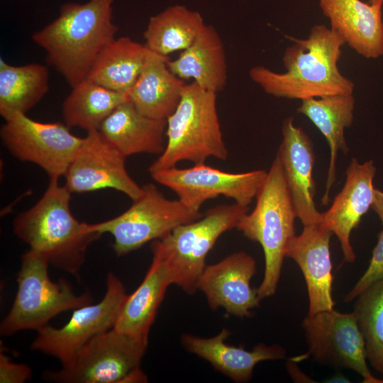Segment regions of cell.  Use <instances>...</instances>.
<instances>
[{"label": "cell", "instance_id": "obj_21", "mask_svg": "<svg viewBox=\"0 0 383 383\" xmlns=\"http://www.w3.org/2000/svg\"><path fill=\"white\" fill-rule=\"evenodd\" d=\"M166 128V119L143 115L128 100L111 113L98 131L126 157L140 153L162 154Z\"/></svg>", "mask_w": 383, "mask_h": 383}, {"label": "cell", "instance_id": "obj_26", "mask_svg": "<svg viewBox=\"0 0 383 383\" xmlns=\"http://www.w3.org/2000/svg\"><path fill=\"white\" fill-rule=\"evenodd\" d=\"M150 50L127 36L115 39L98 55L86 79L128 94L138 78Z\"/></svg>", "mask_w": 383, "mask_h": 383}, {"label": "cell", "instance_id": "obj_17", "mask_svg": "<svg viewBox=\"0 0 383 383\" xmlns=\"http://www.w3.org/2000/svg\"><path fill=\"white\" fill-rule=\"evenodd\" d=\"M282 140L277 155L283 168L296 217L304 226L320 223V213L313 200L316 185L313 178L315 155L312 142L294 118L284 119L282 127Z\"/></svg>", "mask_w": 383, "mask_h": 383}, {"label": "cell", "instance_id": "obj_27", "mask_svg": "<svg viewBox=\"0 0 383 383\" xmlns=\"http://www.w3.org/2000/svg\"><path fill=\"white\" fill-rule=\"evenodd\" d=\"M205 25L199 12L179 4L169 6L150 18L143 33L145 45L152 52L168 57L189 48Z\"/></svg>", "mask_w": 383, "mask_h": 383}, {"label": "cell", "instance_id": "obj_14", "mask_svg": "<svg viewBox=\"0 0 383 383\" xmlns=\"http://www.w3.org/2000/svg\"><path fill=\"white\" fill-rule=\"evenodd\" d=\"M125 159L98 130L88 131L64 175L65 186L71 193L113 189L135 200L143 188L128 174Z\"/></svg>", "mask_w": 383, "mask_h": 383}, {"label": "cell", "instance_id": "obj_15", "mask_svg": "<svg viewBox=\"0 0 383 383\" xmlns=\"http://www.w3.org/2000/svg\"><path fill=\"white\" fill-rule=\"evenodd\" d=\"M256 272V261L248 253H232L221 261L206 265L197 283V289L205 295L209 306L223 308L231 315L249 317L259 306L257 289L250 287Z\"/></svg>", "mask_w": 383, "mask_h": 383}, {"label": "cell", "instance_id": "obj_12", "mask_svg": "<svg viewBox=\"0 0 383 383\" xmlns=\"http://www.w3.org/2000/svg\"><path fill=\"white\" fill-rule=\"evenodd\" d=\"M309 353L317 362L358 373L364 383H382L367 366L365 344L355 313L334 309L307 315L301 323Z\"/></svg>", "mask_w": 383, "mask_h": 383}, {"label": "cell", "instance_id": "obj_1", "mask_svg": "<svg viewBox=\"0 0 383 383\" xmlns=\"http://www.w3.org/2000/svg\"><path fill=\"white\" fill-rule=\"evenodd\" d=\"M282 57L285 72L257 65L250 79L267 94L304 100L328 95L353 94V82L338 67L344 40L325 25L313 26L305 39L291 38Z\"/></svg>", "mask_w": 383, "mask_h": 383}, {"label": "cell", "instance_id": "obj_9", "mask_svg": "<svg viewBox=\"0 0 383 383\" xmlns=\"http://www.w3.org/2000/svg\"><path fill=\"white\" fill-rule=\"evenodd\" d=\"M148 344V338L113 328L93 338L60 370L47 371L43 376L58 383L127 382L140 369Z\"/></svg>", "mask_w": 383, "mask_h": 383}, {"label": "cell", "instance_id": "obj_5", "mask_svg": "<svg viewBox=\"0 0 383 383\" xmlns=\"http://www.w3.org/2000/svg\"><path fill=\"white\" fill-rule=\"evenodd\" d=\"M165 148L150 165V173L176 167L183 160L194 165L209 157L226 160L228 152L223 139L216 108V93L195 82L185 84L175 111L167 118Z\"/></svg>", "mask_w": 383, "mask_h": 383}, {"label": "cell", "instance_id": "obj_7", "mask_svg": "<svg viewBox=\"0 0 383 383\" xmlns=\"http://www.w3.org/2000/svg\"><path fill=\"white\" fill-rule=\"evenodd\" d=\"M49 265L43 257L30 249L23 253L16 294L1 322V335L9 336L25 330L37 331L60 313L92 304L90 294H77L67 280L60 278L52 282Z\"/></svg>", "mask_w": 383, "mask_h": 383}, {"label": "cell", "instance_id": "obj_31", "mask_svg": "<svg viewBox=\"0 0 383 383\" xmlns=\"http://www.w3.org/2000/svg\"><path fill=\"white\" fill-rule=\"evenodd\" d=\"M383 278V230L378 235L369 265L353 287L345 295L343 301L350 302L373 283Z\"/></svg>", "mask_w": 383, "mask_h": 383}, {"label": "cell", "instance_id": "obj_25", "mask_svg": "<svg viewBox=\"0 0 383 383\" xmlns=\"http://www.w3.org/2000/svg\"><path fill=\"white\" fill-rule=\"evenodd\" d=\"M172 284L162 258L152 253V263L138 287L127 295L113 327L133 336L148 338L167 287Z\"/></svg>", "mask_w": 383, "mask_h": 383}, {"label": "cell", "instance_id": "obj_24", "mask_svg": "<svg viewBox=\"0 0 383 383\" xmlns=\"http://www.w3.org/2000/svg\"><path fill=\"white\" fill-rule=\"evenodd\" d=\"M169 57L150 51L136 82L128 93L143 115L166 119L175 111L184 84L168 68Z\"/></svg>", "mask_w": 383, "mask_h": 383}, {"label": "cell", "instance_id": "obj_22", "mask_svg": "<svg viewBox=\"0 0 383 383\" xmlns=\"http://www.w3.org/2000/svg\"><path fill=\"white\" fill-rule=\"evenodd\" d=\"M170 70L182 79H192L201 87L217 93L227 81V63L223 41L216 28L205 25L193 43L174 60Z\"/></svg>", "mask_w": 383, "mask_h": 383}, {"label": "cell", "instance_id": "obj_32", "mask_svg": "<svg viewBox=\"0 0 383 383\" xmlns=\"http://www.w3.org/2000/svg\"><path fill=\"white\" fill-rule=\"evenodd\" d=\"M31 369L25 364L11 362L2 352L0 354V382L24 383L30 379Z\"/></svg>", "mask_w": 383, "mask_h": 383}, {"label": "cell", "instance_id": "obj_29", "mask_svg": "<svg viewBox=\"0 0 383 383\" xmlns=\"http://www.w3.org/2000/svg\"><path fill=\"white\" fill-rule=\"evenodd\" d=\"M62 106L65 124L87 132L99 130L102 122L120 104L129 99L128 94L115 91L84 79L74 87Z\"/></svg>", "mask_w": 383, "mask_h": 383}, {"label": "cell", "instance_id": "obj_18", "mask_svg": "<svg viewBox=\"0 0 383 383\" xmlns=\"http://www.w3.org/2000/svg\"><path fill=\"white\" fill-rule=\"evenodd\" d=\"M333 233L321 223L304 226L290 240L286 257L292 259L304 275L309 296L308 315L334 309L330 240Z\"/></svg>", "mask_w": 383, "mask_h": 383}, {"label": "cell", "instance_id": "obj_23", "mask_svg": "<svg viewBox=\"0 0 383 383\" xmlns=\"http://www.w3.org/2000/svg\"><path fill=\"white\" fill-rule=\"evenodd\" d=\"M355 98L353 94L328 95L301 100L299 113L306 116L326 138L330 148L325 194L322 204H328L331 187L335 181V165L339 151L346 154L348 146L345 129L353 121Z\"/></svg>", "mask_w": 383, "mask_h": 383}, {"label": "cell", "instance_id": "obj_2", "mask_svg": "<svg viewBox=\"0 0 383 383\" xmlns=\"http://www.w3.org/2000/svg\"><path fill=\"white\" fill-rule=\"evenodd\" d=\"M114 0L64 4L51 23L32 35L46 60L73 87L86 79L100 52L116 38Z\"/></svg>", "mask_w": 383, "mask_h": 383}, {"label": "cell", "instance_id": "obj_11", "mask_svg": "<svg viewBox=\"0 0 383 383\" xmlns=\"http://www.w3.org/2000/svg\"><path fill=\"white\" fill-rule=\"evenodd\" d=\"M106 284V292L99 303L74 309L62 327L48 325L37 331L30 349L52 356L64 365L93 338L113 328L128 294L112 272L107 274Z\"/></svg>", "mask_w": 383, "mask_h": 383}, {"label": "cell", "instance_id": "obj_20", "mask_svg": "<svg viewBox=\"0 0 383 383\" xmlns=\"http://www.w3.org/2000/svg\"><path fill=\"white\" fill-rule=\"evenodd\" d=\"M231 331L223 328L212 338H201L184 334L181 341L190 353L204 359L216 370L235 382L250 380L255 367L265 360H281L286 357L285 349L277 345L259 343L251 350L226 343Z\"/></svg>", "mask_w": 383, "mask_h": 383}, {"label": "cell", "instance_id": "obj_13", "mask_svg": "<svg viewBox=\"0 0 383 383\" xmlns=\"http://www.w3.org/2000/svg\"><path fill=\"white\" fill-rule=\"evenodd\" d=\"M267 174L263 170L243 173L227 172L204 163L189 168L173 167L150 173L155 182L170 189L179 201L194 211H200L206 201L218 196L248 206L255 198Z\"/></svg>", "mask_w": 383, "mask_h": 383}, {"label": "cell", "instance_id": "obj_30", "mask_svg": "<svg viewBox=\"0 0 383 383\" xmlns=\"http://www.w3.org/2000/svg\"><path fill=\"white\" fill-rule=\"evenodd\" d=\"M353 313L365 340L367 360L383 374V278L356 298Z\"/></svg>", "mask_w": 383, "mask_h": 383}, {"label": "cell", "instance_id": "obj_19", "mask_svg": "<svg viewBox=\"0 0 383 383\" xmlns=\"http://www.w3.org/2000/svg\"><path fill=\"white\" fill-rule=\"evenodd\" d=\"M323 14L335 31L360 55L375 59L383 55V0H318Z\"/></svg>", "mask_w": 383, "mask_h": 383}, {"label": "cell", "instance_id": "obj_34", "mask_svg": "<svg viewBox=\"0 0 383 383\" xmlns=\"http://www.w3.org/2000/svg\"><path fill=\"white\" fill-rule=\"evenodd\" d=\"M382 383H383V379H382Z\"/></svg>", "mask_w": 383, "mask_h": 383}, {"label": "cell", "instance_id": "obj_10", "mask_svg": "<svg viewBox=\"0 0 383 383\" xmlns=\"http://www.w3.org/2000/svg\"><path fill=\"white\" fill-rule=\"evenodd\" d=\"M4 120L1 138L15 157L37 165L50 179L64 177L84 138L72 134L66 124L36 121L24 113Z\"/></svg>", "mask_w": 383, "mask_h": 383}, {"label": "cell", "instance_id": "obj_6", "mask_svg": "<svg viewBox=\"0 0 383 383\" xmlns=\"http://www.w3.org/2000/svg\"><path fill=\"white\" fill-rule=\"evenodd\" d=\"M248 211V206L235 202L218 205L206 211L199 219L152 241V252L163 260L171 284L189 294H194L209 251L219 237L235 228Z\"/></svg>", "mask_w": 383, "mask_h": 383}, {"label": "cell", "instance_id": "obj_8", "mask_svg": "<svg viewBox=\"0 0 383 383\" xmlns=\"http://www.w3.org/2000/svg\"><path fill=\"white\" fill-rule=\"evenodd\" d=\"M142 188L141 195L133 200L132 205L121 214L105 221L87 223L90 231L113 236V248L118 256L161 239L178 226L203 215L179 199H167L153 184H145Z\"/></svg>", "mask_w": 383, "mask_h": 383}, {"label": "cell", "instance_id": "obj_3", "mask_svg": "<svg viewBox=\"0 0 383 383\" xmlns=\"http://www.w3.org/2000/svg\"><path fill=\"white\" fill-rule=\"evenodd\" d=\"M71 192L58 179H50L41 198L13 221L14 234L50 265L77 276L89 245L101 235L74 218Z\"/></svg>", "mask_w": 383, "mask_h": 383}, {"label": "cell", "instance_id": "obj_33", "mask_svg": "<svg viewBox=\"0 0 383 383\" xmlns=\"http://www.w3.org/2000/svg\"><path fill=\"white\" fill-rule=\"evenodd\" d=\"M379 216L383 225V192L374 189V201L371 207Z\"/></svg>", "mask_w": 383, "mask_h": 383}, {"label": "cell", "instance_id": "obj_4", "mask_svg": "<svg viewBox=\"0 0 383 383\" xmlns=\"http://www.w3.org/2000/svg\"><path fill=\"white\" fill-rule=\"evenodd\" d=\"M255 199V209L240 218L235 228L263 250L265 272L257 289L261 301L274 294L287 246L296 235L297 217L277 155Z\"/></svg>", "mask_w": 383, "mask_h": 383}, {"label": "cell", "instance_id": "obj_16", "mask_svg": "<svg viewBox=\"0 0 383 383\" xmlns=\"http://www.w3.org/2000/svg\"><path fill=\"white\" fill-rule=\"evenodd\" d=\"M345 174L341 191L330 208L321 213L320 223L338 238L344 261L353 262L355 260V254L350 243V235L372 207L376 167L372 160L360 163L356 158H353Z\"/></svg>", "mask_w": 383, "mask_h": 383}, {"label": "cell", "instance_id": "obj_28", "mask_svg": "<svg viewBox=\"0 0 383 383\" xmlns=\"http://www.w3.org/2000/svg\"><path fill=\"white\" fill-rule=\"evenodd\" d=\"M48 90L49 71L45 65L16 66L0 59V114L4 119L14 113H26Z\"/></svg>", "mask_w": 383, "mask_h": 383}]
</instances>
